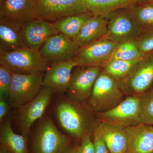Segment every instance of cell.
Listing matches in <instances>:
<instances>
[{
	"label": "cell",
	"instance_id": "obj_1",
	"mask_svg": "<svg viewBox=\"0 0 153 153\" xmlns=\"http://www.w3.org/2000/svg\"><path fill=\"white\" fill-rule=\"evenodd\" d=\"M0 63L12 72L23 74L44 73L50 65L39 51L26 47L0 52Z\"/></svg>",
	"mask_w": 153,
	"mask_h": 153
},
{
	"label": "cell",
	"instance_id": "obj_2",
	"mask_svg": "<svg viewBox=\"0 0 153 153\" xmlns=\"http://www.w3.org/2000/svg\"><path fill=\"white\" fill-rule=\"evenodd\" d=\"M124 95L116 81L102 71L94 85L88 99V105L91 110L97 113L105 112L123 101Z\"/></svg>",
	"mask_w": 153,
	"mask_h": 153
},
{
	"label": "cell",
	"instance_id": "obj_3",
	"mask_svg": "<svg viewBox=\"0 0 153 153\" xmlns=\"http://www.w3.org/2000/svg\"><path fill=\"white\" fill-rule=\"evenodd\" d=\"M44 73L23 74L13 72V79L9 92L10 105L20 108L34 99L43 87Z\"/></svg>",
	"mask_w": 153,
	"mask_h": 153
},
{
	"label": "cell",
	"instance_id": "obj_4",
	"mask_svg": "<svg viewBox=\"0 0 153 153\" xmlns=\"http://www.w3.org/2000/svg\"><path fill=\"white\" fill-rule=\"evenodd\" d=\"M56 113L60 126L70 135L80 138L88 134L90 120L76 102L69 100L60 102Z\"/></svg>",
	"mask_w": 153,
	"mask_h": 153
},
{
	"label": "cell",
	"instance_id": "obj_5",
	"mask_svg": "<svg viewBox=\"0 0 153 153\" xmlns=\"http://www.w3.org/2000/svg\"><path fill=\"white\" fill-rule=\"evenodd\" d=\"M153 81V55L141 59L130 74L117 81L124 94L139 96L144 93Z\"/></svg>",
	"mask_w": 153,
	"mask_h": 153
},
{
	"label": "cell",
	"instance_id": "obj_6",
	"mask_svg": "<svg viewBox=\"0 0 153 153\" xmlns=\"http://www.w3.org/2000/svg\"><path fill=\"white\" fill-rule=\"evenodd\" d=\"M139 96H129L112 109L98 113L100 121L123 128L141 123Z\"/></svg>",
	"mask_w": 153,
	"mask_h": 153
},
{
	"label": "cell",
	"instance_id": "obj_7",
	"mask_svg": "<svg viewBox=\"0 0 153 153\" xmlns=\"http://www.w3.org/2000/svg\"><path fill=\"white\" fill-rule=\"evenodd\" d=\"M69 137L61 132L51 120L38 128L33 142V153H62L70 143Z\"/></svg>",
	"mask_w": 153,
	"mask_h": 153
},
{
	"label": "cell",
	"instance_id": "obj_8",
	"mask_svg": "<svg viewBox=\"0 0 153 153\" xmlns=\"http://www.w3.org/2000/svg\"><path fill=\"white\" fill-rule=\"evenodd\" d=\"M108 18L107 33L103 38L105 39L120 44L135 41L142 34V28L137 23L131 11H116Z\"/></svg>",
	"mask_w": 153,
	"mask_h": 153
},
{
	"label": "cell",
	"instance_id": "obj_9",
	"mask_svg": "<svg viewBox=\"0 0 153 153\" xmlns=\"http://www.w3.org/2000/svg\"><path fill=\"white\" fill-rule=\"evenodd\" d=\"M79 66L80 68L72 71L67 91L69 100L76 103L90 97L96 80L102 72L99 66Z\"/></svg>",
	"mask_w": 153,
	"mask_h": 153
},
{
	"label": "cell",
	"instance_id": "obj_10",
	"mask_svg": "<svg viewBox=\"0 0 153 153\" xmlns=\"http://www.w3.org/2000/svg\"><path fill=\"white\" fill-rule=\"evenodd\" d=\"M38 4L39 19L51 23L88 12L82 0H38Z\"/></svg>",
	"mask_w": 153,
	"mask_h": 153
},
{
	"label": "cell",
	"instance_id": "obj_11",
	"mask_svg": "<svg viewBox=\"0 0 153 153\" xmlns=\"http://www.w3.org/2000/svg\"><path fill=\"white\" fill-rule=\"evenodd\" d=\"M80 47L74 40L61 33L49 38L39 50L50 64L73 59Z\"/></svg>",
	"mask_w": 153,
	"mask_h": 153
},
{
	"label": "cell",
	"instance_id": "obj_12",
	"mask_svg": "<svg viewBox=\"0 0 153 153\" xmlns=\"http://www.w3.org/2000/svg\"><path fill=\"white\" fill-rule=\"evenodd\" d=\"M119 44L102 38L81 47L74 58L78 66H102L111 60Z\"/></svg>",
	"mask_w": 153,
	"mask_h": 153
},
{
	"label": "cell",
	"instance_id": "obj_13",
	"mask_svg": "<svg viewBox=\"0 0 153 153\" xmlns=\"http://www.w3.org/2000/svg\"><path fill=\"white\" fill-rule=\"evenodd\" d=\"M55 92L51 88L43 86L36 98L20 107L19 123L23 135L27 136L32 125L43 115Z\"/></svg>",
	"mask_w": 153,
	"mask_h": 153
},
{
	"label": "cell",
	"instance_id": "obj_14",
	"mask_svg": "<svg viewBox=\"0 0 153 153\" xmlns=\"http://www.w3.org/2000/svg\"><path fill=\"white\" fill-rule=\"evenodd\" d=\"M25 47L39 51L46 41L59 32L51 22L38 19L22 24Z\"/></svg>",
	"mask_w": 153,
	"mask_h": 153
},
{
	"label": "cell",
	"instance_id": "obj_15",
	"mask_svg": "<svg viewBox=\"0 0 153 153\" xmlns=\"http://www.w3.org/2000/svg\"><path fill=\"white\" fill-rule=\"evenodd\" d=\"M38 0H0V18L23 23L39 19Z\"/></svg>",
	"mask_w": 153,
	"mask_h": 153
},
{
	"label": "cell",
	"instance_id": "obj_16",
	"mask_svg": "<svg viewBox=\"0 0 153 153\" xmlns=\"http://www.w3.org/2000/svg\"><path fill=\"white\" fill-rule=\"evenodd\" d=\"M78 66L74 58L50 64L45 71L43 86L51 88L55 92L68 90L73 69Z\"/></svg>",
	"mask_w": 153,
	"mask_h": 153
},
{
	"label": "cell",
	"instance_id": "obj_17",
	"mask_svg": "<svg viewBox=\"0 0 153 153\" xmlns=\"http://www.w3.org/2000/svg\"><path fill=\"white\" fill-rule=\"evenodd\" d=\"M128 153H153V126L141 123L125 128Z\"/></svg>",
	"mask_w": 153,
	"mask_h": 153
},
{
	"label": "cell",
	"instance_id": "obj_18",
	"mask_svg": "<svg viewBox=\"0 0 153 153\" xmlns=\"http://www.w3.org/2000/svg\"><path fill=\"white\" fill-rule=\"evenodd\" d=\"M24 47L22 23L1 18L0 52H10Z\"/></svg>",
	"mask_w": 153,
	"mask_h": 153
},
{
	"label": "cell",
	"instance_id": "obj_19",
	"mask_svg": "<svg viewBox=\"0 0 153 153\" xmlns=\"http://www.w3.org/2000/svg\"><path fill=\"white\" fill-rule=\"evenodd\" d=\"M147 0H82L88 13L93 16L108 18L121 9H131Z\"/></svg>",
	"mask_w": 153,
	"mask_h": 153
},
{
	"label": "cell",
	"instance_id": "obj_20",
	"mask_svg": "<svg viewBox=\"0 0 153 153\" xmlns=\"http://www.w3.org/2000/svg\"><path fill=\"white\" fill-rule=\"evenodd\" d=\"M107 19L92 15L85 22L74 41L81 47L104 38L108 30Z\"/></svg>",
	"mask_w": 153,
	"mask_h": 153
},
{
	"label": "cell",
	"instance_id": "obj_21",
	"mask_svg": "<svg viewBox=\"0 0 153 153\" xmlns=\"http://www.w3.org/2000/svg\"><path fill=\"white\" fill-rule=\"evenodd\" d=\"M95 131L102 138L110 153H124L127 150L125 129L100 121Z\"/></svg>",
	"mask_w": 153,
	"mask_h": 153
},
{
	"label": "cell",
	"instance_id": "obj_22",
	"mask_svg": "<svg viewBox=\"0 0 153 153\" xmlns=\"http://www.w3.org/2000/svg\"><path fill=\"white\" fill-rule=\"evenodd\" d=\"M0 140L1 146L12 153H28L27 136L16 133L10 120L7 121L1 127Z\"/></svg>",
	"mask_w": 153,
	"mask_h": 153
},
{
	"label": "cell",
	"instance_id": "obj_23",
	"mask_svg": "<svg viewBox=\"0 0 153 153\" xmlns=\"http://www.w3.org/2000/svg\"><path fill=\"white\" fill-rule=\"evenodd\" d=\"M92 16L86 12L66 17L52 23L59 33L74 40L85 22Z\"/></svg>",
	"mask_w": 153,
	"mask_h": 153
},
{
	"label": "cell",
	"instance_id": "obj_24",
	"mask_svg": "<svg viewBox=\"0 0 153 153\" xmlns=\"http://www.w3.org/2000/svg\"><path fill=\"white\" fill-rule=\"evenodd\" d=\"M142 58L129 61L111 60L102 66V71L117 82L130 74Z\"/></svg>",
	"mask_w": 153,
	"mask_h": 153
},
{
	"label": "cell",
	"instance_id": "obj_25",
	"mask_svg": "<svg viewBox=\"0 0 153 153\" xmlns=\"http://www.w3.org/2000/svg\"><path fill=\"white\" fill-rule=\"evenodd\" d=\"M145 55L141 51L135 41H128L119 44L111 60L129 61L140 59Z\"/></svg>",
	"mask_w": 153,
	"mask_h": 153
},
{
	"label": "cell",
	"instance_id": "obj_26",
	"mask_svg": "<svg viewBox=\"0 0 153 153\" xmlns=\"http://www.w3.org/2000/svg\"><path fill=\"white\" fill-rule=\"evenodd\" d=\"M140 116L141 123L153 125V91L139 96Z\"/></svg>",
	"mask_w": 153,
	"mask_h": 153
},
{
	"label": "cell",
	"instance_id": "obj_27",
	"mask_svg": "<svg viewBox=\"0 0 153 153\" xmlns=\"http://www.w3.org/2000/svg\"><path fill=\"white\" fill-rule=\"evenodd\" d=\"M133 16L140 27L153 25V6L139 5L131 9Z\"/></svg>",
	"mask_w": 153,
	"mask_h": 153
},
{
	"label": "cell",
	"instance_id": "obj_28",
	"mask_svg": "<svg viewBox=\"0 0 153 153\" xmlns=\"http://www.w3.org/2000/svg\"><path fill=\"white\" fill-rule=\"evenodd\" d=\"M13 79V72L0 63V99L8 100Z\"/></svg>",
	"mask_w": 153,
	"mask_h": 153
},
{
	"label": "cell",
	"instance_id": "obj_29",
	"mask_svg": "<svg viewBox=\"0 0 153 153\" xmlns=\"http://www.w3.org/2000/svg\"><path fill=\"white\" fill-rule=\"evenodd\" d=\"M135 41L141 51L145 55L153 50V34H141Z\"/></svg>",
	"mask_w": 153,
	"mask_h": 153
},
{
	"label": "cell",
	"instance_id": "obj_30",
	"mask_svg": "<svg viewBox=\"0 0 153 153\" xmlns=\"http://www.w3.org/2000/svg\"><path fill=\"white\" fill-rule=\"evenodd\" d=\"M76 153H94V145L89 134L83 137L81 145L76 149Z\"/></svg>",
	"mask_w": 153,
	"mask_h": 153
},
{
	"label": "cell",
	"instance_id": "obj_31",
	"mask_svg": "<svg viewBox=\"0 0 153 153\" xmlns=\"http://www.w3.org/2000/svg\"><path fill=\"white\" fill-rule=\"evenodd\" d=\"M94 136V153H110L102 138L95 130Z\"/></svg>",
	"mask_w": 153,
	"mask_h": 153
},
{
	"label": "cell",
	"instance_id": "obj_32",
	"mask_svg": "<svg viewBox=\"0 0 153 153\" xmlns=\"http://www.w3.org/2000/svg\"><path fill=\"white\" fill-rule=\"evenodd\" d=\"M10 104L7 99H0V121L1 122L8 112Z\"/></svg>",
	"mask_w": 153,
	"mask_h": 153
},
{
	"label": "cell",
	"instance_id": "obj_33",
	"mask_svg": "<svg viewBox=\"0 0 153 153\" xmlns=\"http://www.w3.org/2000/svg\"><path fill=\"white\" fill-rule=\"evenodd\" d=\"M62 153H76V149L68 146Z\"/></svg>",
	"mask_w": 153,
	"mask_h": 153
},
{
	"label": "cell",
	"instance_id": "obj_34",
	"mask_svg": "<svg viewBox=\"0 0 153 153\" xmlns=\"http://www.w3.org/2000/svg\"><path fill=\"white\" fill-rule=\"evenodd\" d=\"M0 153H12L10 151L8 150L6 148L1 147V150H0Z\"/></svg>",
	"mask_w": 153,
	"mask_h": 153
},
{
	"label": "cell",
	"instance_id": "obj_35",
	"mask_svg": "<svg viewBox=\"0 0 153 153\" xmlns=\"http://www.w3.org/2000/svg\"><path fill=\"white\" fill-rule=\"evenodd\" d=\"M124 153H128V152H127V151H126V152H125Z\"/></svg>",
	"mask_w": 153,
	"mask_h": 153
}]
</instances>
